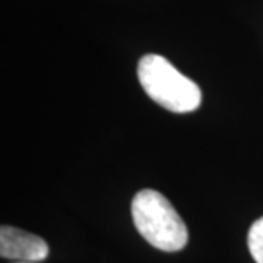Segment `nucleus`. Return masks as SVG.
Listing matches in <instances>:
<instances>
[{
  "label": "nucleus",
  "mask_w": 263,
  "mask_h": 263,
  "mask_svg": "<svg viewBox=\"0 0 263 263\" xmlns=\"http://www.w3.org/2000/svg\"><path fill=\"white\" fill-rule=\"evenodd\" d=\"M137 77L147 96L173 113H192L202 104L198 84L183 76L161 55L142 57L137 65Z\"/></svg>",
  "instance_id": "nucleus-1"
},
{
  "label": "nucleus",
  "mask_w": 263,
  "mask_h": 263,
  "mask_svg": "<svg viewBox=\"0 0 263 263\" xmlns=\"http://www.w3.org/2000/svg\"><path fill=\"white\" fill-rule=\"evenodd\" d=\"M132 217L140 236L161 251H180L188 243L185 220L162 193L140 190L132 200Z\"/></svg>",
  "instance_id": "nucleus-2"
},
{
  "label": "nucleus",
  "mask_w": 263,
  "mask_h": 263,
  "mask_svg": "<svg viewBox=\"0 0 263 263\" xmlns=\"http://www.w3.org/2000/svg\"><path fill=\"white\" fill-rule=\"evenodd\" d=\"M50 255V248L40 236L26 233L12 226L0 229V256L14 261H41Z\"/></svg>",
  "instance_id": "nucleus-3"
},
{
  "label": "nucleus",
  "mask_w": 263,
  "mask_h": 263,
  "mask_svg": "<svg viewBox=\"0 0 263 263\" xmlns=\"http://www.w3.org/2000/svg\"><path fill=\"white\" fill-rule=\"evenodd\" d=\"M248 248L256 263H263V217L255 220L248 233Z\"/></svg>",
  "instance_id": "nucleus-4"
},
{
  "label": "nucleus",
  "mask_w": 263,
  "mask_h": 263,
  "mask_svg": "<svg viewBox=\"0 0 263 263\" xmlns=\"http://www.w3.org/2000/svg\"><path fill=\"white\" fill-rule=\"evenodd\" d=\"M14 263H34V261H14Z\"/></svg>",
  "instance_id": "nucleus-5"
}]
</instances>
